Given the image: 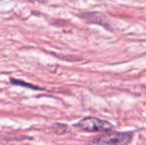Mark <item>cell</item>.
<instances>
[{
	"label": "cell",
	"mask_w": 146,
	"mask_h": 145,
	"mask_svg": "<svg viewBox=\"0 0 146 145\" xmlns=\"http://www.w3.org/2000/svg\"><path fill=\"white\" fill-rule=\"evenodd\" d=\"M132 138V132H108L94 137L88 145H128Z\"/></svg>",
	"instance_id": "cell-1"
},
{
	"label": "cell",
	"mask_w": 146,
	"mask_h": 145,
	"mask_svg": "<svg viewBox=\"0 0 146 145\" xmlns=\"http://www.w3.org/2000/svg\"><path fill=\"white\" fill-rule=\"evenodd\" d=\"M75 127L87 132L111 131L114 126L108 120L100 119L94 116H87L75 124Z\"/></svg>",
	"instance_id": "cell-2"
},
{
	"label": "cell",
	"mask_w": 146,
	"mask_h": 145,
	"mask_svg": "<svg viewBox=\"0 0 146 145\" xmlns=\"http://www.w3.org/2000/svg\"><path fill=\"white\" fill-rule=\"evenodd\" d=\"M10 81H11V83H13V85H22V87H27L28 89H35V91H37V89H40V91H42V87H36V85H31V83H25V81H19V79H10Z\"/></svg>",
	"instance_id": "cell-3"
},
{
	"label": "cell",
	"mask_w": 146,
	"mask_h": 145,
	"mask_svg": "<svg viewBox=\"0 0 146 145\" xmlns=\"http://www.w3.org/2000/svg\"><path fill=\"white\" fill-rule=\"evenodd\" d=\"M53 129L57 134H64L68 130V126L66 124L62 123H55L53 125Z\"/></svg>",
	"instance_id": "cell-4"
}]
</instances>
